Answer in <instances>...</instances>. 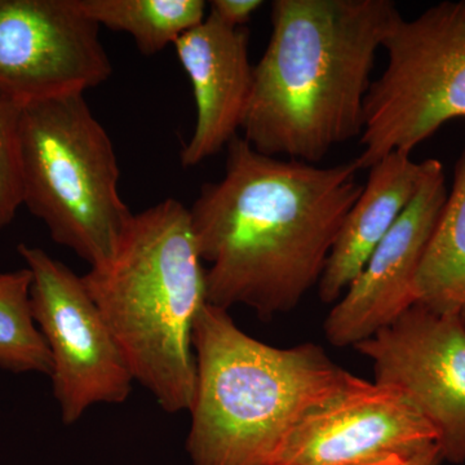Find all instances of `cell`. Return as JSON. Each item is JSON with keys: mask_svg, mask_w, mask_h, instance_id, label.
Segmentation results:
<instances>
[{"mask_svg": "<svg viewBox=\"0 0 465 465\" xmlns=\"http://www.w3.org/2000/svg\"><path fill=\"white\" fill-rule=\"evenodd\" d=\"M432 161L415 162L411 155L396 152L369 168L362 194L345 216L318 282L323 302L341 299L362 272L378 244L414 200Z\"/></svg>", "mask_w": 465, "mask_h": 465, "instance_id": "obj_13", "label": "cell"}, {"mask_svg": "<svg viewBox=\"0 0 465 465\" xmlns=\"http://www.w3.org/2000/svg\"><path fill=\"white\" fill-rule=\"evenodd\" d=\"M442 460L440 446L437 445L433 446L432 449L427 450V451L421 452L420 455H418V457L412 459V460L401 465H440Z\"/></svg>", "mask_w": 465, "mask_h": 465, "instance_id": "obj_19", "label": "cell"}, {"mask_svg": "<svg viewBox=\"0 0 465 465\" xmlns=\"http://www.w3.org/2000/svg\"><path fill=\"white\" fill-rule=\"evenodd\" d=\"M99 30L81 0H0V92L24 108L105 84Z\"/></svg>", "mask_w": 465, "mask_h": 465, "instance_id": "obj_8", "label": "cell"}, {"mask_svg": "<svg viewBox=\"0 0 465 465\" xmlns=\"http://www.w3.org/2000/svg\"><path fill=\"white\" fill-rule=\"evenodd\" d=\"M437 445L436 430L411 403L363 381L302 416L271 465H401Z\"/></svg>", "mask_w": 465, "mask_h": 465, "instance_id": "obj_10", "label": "cell"}, {"mask_svg": "<svg viewBox=\"0 0 465 465\" xmlns=\"http://www.w3.org/2000/svg\"><path fill=\"white\" fill-rule=\"evenodd\" d=\"M173 45L197 109L194 133L182 152L183 166L194 167L222 152L242 130L253 84L250 32L208 14Z\"/></svg>", "mask_w": 465, "mask_h": 465, "instance_id": "obj_12", "label": "cell"}, {"mask_svg": "<svg viewBox=\"0 0 465 465\" xmlns=\"http://www.w3.org/2000/svg\"><path fill=\"white\" fill-rule=\"evenodd\" d=\"M23 206L88 264L113 255L134 213L119 197L112 139L84 94L24 106Z\"/></svg>", "mask_w": 465, "mask_h": 465, "instance_id": "obj_5", "label": "cell"}, {"mask_svg": "<svg viewBox=\"0 0 465 465\" xmlns=\"http://www.w3.org/2000/svg\"><path fill=\"white\" fill-rule=\"evenodd\" d=\"M32 272V307L52 357V385L64 424L97 403H124L134 376L84 280L45 250L18 244Z\"/></svg>", "mask_w": 465, "mask_h": 465, "instance_id": "obj_7", "label": "cell"}, {"mask_svg": "<svg viewBox=\"0 0 465 465\" xmlns=\"http://www.w3.org/2000/svg\"><path fill=\"white\" fill-rule=\"evenodd\" d=\"M448 194L442 163L433 159L414 200L330 312L324 333L332 345L356 347L415 304L416 274Z\"/></svg>", "mask_w": 465, "mask_h": 465, "instance_id": "obj_11", "label": "cell"}, {"mask_svg": "<svg viewBox=\"0 0 465 465\" xmlns=\"http://www.w3.org/2000/svg\"><path fill=\"white\" fill-rule=\"evenodd\" d=\"M414 289L415 302L465 324V143Z\"/></svg>", "mask_w": 465, "mask_h": 465, "instance_id": "obj_14", "label": "cell"}, {"mask_svg": "<svg viewBox=\"0 0 465 465\" xmlns=\"http://www.w3.org/2000/svg\"><path fill=\"white\" fill-rule=\"evenodd\" d=\"M382 48L388 64L367 94L360 171L391 153L411 155L442 125L465 119V0L400 16Z\"/></svg>", "mask_w": 465, "mask_h": 465, "instance_id": "obj_6", "label": "cell"}, {"mask_svg": "<svg viewBox=\"0 0 465 465\" xmlns=\"http://www.w3.org/2000/svg\"><path fill=\"white\" fill-rule=\"evenodd\" d=\"M29 268L0 273V369L51 376L52 357L36 326Z\"/></svg>", "mask_w": 465, "mask_h": 465, "instance_id": "obj_16", "label": "cell"}, {"mask_svg": "<svg viewBox=\"0 0 465 465\" xmlns=\"http://www.w3.org/2000/svg\"><path fill=\"white\" fill-rule=\"evenodd\" d=\"M197 366L186 449L194 465H271L300 419L363 379L316 344L275 348L206 302L193 326Z\"/></svg>", "mask_w": 465, "mask_h": 465, "instance_id": "obj_4", "label": "cell"}, {"mask_svg": "<svg viewBox=\"0 0 465 465\" xmlns=\"http://www.w3.org/2000/svg\"><path fill=\"white\" fill-rule=\"evenodd\" d=\"M23 106L0 92V232L23 206L21 121Z\"/></svg>", "mask_w": 465, "mask_h": 465, "instance_id": "obj_17", "label": "cell"}, {"mask_svg": "<svg viewBox=\"0 0 465 465\" xmlns=\"http://www.w3.org/2000/svg\"><path fill=\"white\" fill-rule=\"evenodd\" d=\"M400 16L391 0H274L243 139L269 157L317 164L361 137L376 54Z\"/></svg>", "mask_w": 465, "mask_h": 465, "instance_id": "obj_2", "label": "cell"}, {"mask_svg": "<svg viewBox=\"0 0 465 465\" xmlns=\"http://www.w3.org/2000/svg\"><path fill=\"white\" fill-rule=\"evenodd\" d=\"M97 24L133 36L143 56L163 51L206 18L204 0H81Z\"/></svg>", "mask_w": 465, "mask_h": 465, "instance_id": "obj_15", "label": "cell"}, {"mask_svg": "<svg viewBox=\"0 0 465 465\" xmlns=\"http://www.w3.org/2000/svg\"><path fill=\"white\" fill-rule=\"evenodd\" d=\"M202 262L189 208L164 200L134 213L113 255L82 277L134 381L168 414L191 411L194 400Z\"/></svg>", "mask_w": 465, "mask_h": 465, "instance_id": "obj_3", "label": "cell"}, {"mask_svg": "<svg viewBox=\"0 0 465 465\" xmlns=\"http://www.w3.org/2000/svg\"><path fill=\"white\" fill-rule=\"evenodd\" d=\"M225 173L189 208L206 271L207 302L260 318L298 307L322 277L345 216L362 194L356 162L320 167L256 152L243 137Z\"/></svg>", "mask_w": 465, "mask_h": 465, "instance_id": "obj_1", "label": "cell"}, {"mask_svg": "<svg viewBox=\"0 0 465 465\" xmlns=\"http://www.w3.org/2000/svg\"><path fill=\"white\" fill-rule=\"evenodd\" d=\"M375 382L396 391L432 425L443 460L465 461V324L415 302L356 347Z\"/></svg>", "mask_w": 465, "mask_h": 465, "instance_id": "obj_9", "label": "cell"}, {"mask_svg": "<svg viewBox=\"0 0 465 465\" xmlns=\"http://www.w3.org/2000/svg\"><path fill=\"white\" fill-rule=\"evenodd\" d=\"M264 2L262 0H213L210 2V14L226 26L240 29L246 27L253 14Z\"/></svg>", "mask_w": 465, "mask_h": 465, "instance_id": "obj_18", "label": "cell"}]
</instances>
